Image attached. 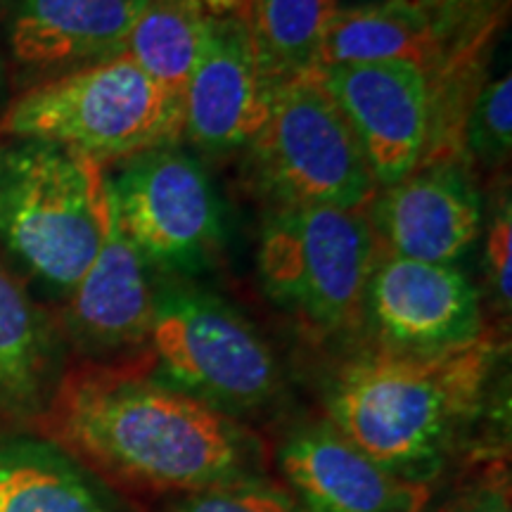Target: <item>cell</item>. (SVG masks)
Listing matches in <instances>:
<instances>
[{"label":"cell","instance_id":"24","mask_svg":"<svg viewBox=\"0 0 512 512\" xmlns=\"http://www.w3.org/2000/svg\"><path fill=\"white\" fill-rule=\"evenodd\" d=\"M446 512H510V498L503 486H484L458 498Z\"/></svg>","mask_w":512,"mask_h":512},{"label":"cell","instance_id":"14","mask_svg":"<svg viewBox=\"0 0 512 512\" xmlns=\"http://www.w3.org/2000/svg\"><path fill=\"white\" fill-rule=\"evenodd\" d=\"M69 294V335L91 354H119L147 344L155 287L147 278V261L119 228L110 197V216L93 264Z\"/></svg>","mask_w":512,"mask_h":512},{"label":"cell","instance_id":"12","mask_svg":"<svg viewBox=\"0 0 512 512\" xmlns=\"http://www.w3.org/2000/svg\"><path fill=\"white\" fill-rule=\"evenodd\" d=\"M368 214L384 249L430 264H456L482 233V202L456 157H432L375 192Z\"/></svg>","mask_w":512,"mask_h":512},{"label":"cell","instance_id":"23","mask_svg":"<svg viewBox=\"0 0 512 512\" xmlns=\"http://www.w3.org/2000/svg\"><path fill=\"white\" fill-rule=\"evenodd\" d=\"M510 245H512V204L505 195L496 204L494 219L486 228V266L494 283L498 302L510 309Z\"/></svg>","mask_w":512,"mask_h":512},{"label":"cell","instance_id":"3","mask_svg":"<svg viewBox=\"0 0 512 512\" xmlns=\"http://www.w3.org/2000/svg\"><path fill=\"white\" fill-rule=\"evenodd\" d=\"M181 136V95L124 53L50 76L0 119V140H43L102 166L176 145Z\"/></svg>","mask_w":512,"mask_h":512},{"label":"cell","instance_id":"11","mask_svg":"<svg viewBox=\"0 0 512 512\" xmlns=\"http://www.w3.org/2000/svg\"><path fill=\"white\" fill-rule=\"evenodd\" d=\"M361 145L377 185L406 178L422 162L430 133V79L413 62L316 69Z\"/></svg>","mask_w":512,"mask_h":512},{"label":"cell","instance_id":"5","mask_svg":"<svg viewBox=\"0 0 512 512\" xmlns=\"http://www.w3.org/2000/svg\"><path fill=\"white\" fill-rule=\"evenodd\" d=\"M377 238L366 207H280L259 242L268 297L313 332L335 335L363 320Z\"/></svg>","mask_w":512,"mask_h":512},{"label":"cell","instance_id":"16","mask_svg":"<svg viewBox=\"0 0 512 512\" xmlns=\"http://www.w3.org/2000/svg\"><path fill=\"white\" fill-rule=\"evenodd\" d=\"M434 48L437 34L420 0L342 5L320 41L316 69L380 62H413L427 69Z\"/></svg>","mask_w":512,"mask_h":512},{"label":"cell","instance_id":"4","mask_svg":"<svg viewBox=\"0 0 512 512\" xmlns=\"http://www.w3.org/2000/svg\"><path fill=\"white\" fill-rule=\"evenodd\" d=\"M110 216L105 166L43 140H0V242L31 275L69 292Z\"/></svg>","mask_w":512,"mask_h":512},{"label":"cell","instance_id":"15","mask_svg":"<svg viewBox=\"0 0 512 512\" xmlns=\"http://www.w3.org/2000/svg\"><path fill=\"white\" fill-rule=\"evenodd\" d=\"M145 0H17L10 53L38 72H72L121 53ZM55 76V74H53Z\"/></svg>","mask_w":512,"mask_h":512},{"label":"cell","instance_id":"13","mask_svg":"<svg viewBox=\"0 0 512 512\" xmlns=\"http://www.w3.org/2000/svg\"><path fill=\"white\" fill-rule=\"evenodd\" d=\"M278 467L309 512H422L430 501L425 482L396 475L332 425L294 432Z\"/></svg>","mask_w":512,"mask_h":512},{"label":"cell","instance_id":"10","mask_svg":"<svg viewBox=\"0 0 512 512\" xmlns=\"http://www.w3.org/2000/svg\"><path fill=\"white\" fill-rule=\"evenodd\" d=\"M268 79L245 19L233 3L209 0V24L183 88V136L211 155L252 145L271 114Z\"/></svg>","mask_w":512,"mask_h":512},{"label":"cell","instance_id":"1","mask_svg":"<svg viewBox=\"0 0 512 512\" xmlns=\"http://www.w3.org/2000/svg\"><path fill=\"white\" fill-rule=\"evenodd\" d=\"M48 427L60 446L140 496H185L264 479L259 437L162 380L150 354L64 377Z\"/></svg>","mask_w":512,"mask_h":512},{"label":"cell","instance_id":"21","mask_svg":"<svg viewBox=\"0 0 512 512\" xmlns=\"http://www.w3.org/2000/svg\"><path fill=\"white\" fill-rule=\"evenodd\" d=\"M467 147L484 166L508 162L512 150V76H498L479 91L467 114Z\"/></svg>","mask_w":512,"mask_h":512},{"label":"cell","instance_id":"25","mask_svg":"<svg viewBox=\"0 0 512 512\" xmlns=\"http://www.w3.org/2000/svg\"><path fill=\"white\" fill-rule=\"evenodd\" d=\"M422 5H425V8H430V5H437V3H444V0H420Z\"/></svg>","mask_w":512,"mask_h":512},{"label":"cell","instance_id":"18","mask_svg":"<svg viewBox=\"0 0 512 512\" xmlns=\"http://www.w3.org/2000/svg\"><path fill=\"white\" fill-rule=\"evenodd\" d=\"M245 19L259 60L273 83L316 69L320 41L339 0H230Z\"/></svg>","mask_w":512,"mask_h":512},{"label":"cell","instance_id":"9","mask_svg":"<svg viewBox=\"0 0 512 512\" xmlns=\"http://www.w3.org/2000/svg\"><path fill=\"white\" fill-rule=\"evenodd\" d=\"M363 318L377 349L434 356L479 342L482 299L456 264H430L377 249L368 278Z\"/></svg>","mask_w":512,"mask_h":512},{"label":"cell","instance_id":"2","mask_svg":"<svg viewBox=\"0 0 512 512\" xmlns=\"http://www.w3.org/2000/svg\"><path fill=\"white\" fill-rule=\"evenodd\" d=\"M491 366L489 337L434 356L368 351L332 382L328 425L396 475L427 484L477 413Z\"/></svg>","mask_w":512,"mask_h":512},{"label":"cell","instance_id":"20","mask_svg":"<svg viewBox=\"0 0 512 512\" xmlns=\"http://www.w3.org/2000/svg\"><path fill=\"white\" fill-rule=\"evenodd\" d=\"M50 351L46 318L0 261V408L36 406L48 380Z\"/></svg>","mask_w":512,"mask_h":512},{"label":"cell","instance_id":"26","mask_svg":"<svg viewBox=\"0 0 512 512\" xmlns=\"http://www.w3.org/2000/svg\"><path fill=\"white\" fill-rule=\"evenodd\" d=\"M358 3H373V0H356L354 5H358Z\"/></svg>","mask_w":512,"mask_h":512},{"label":"cell","instance_id":"7","mask_svg":"<svg viewBox=\"0 0 512 512\" xmlns=\"http://www.w3.org/2000/svg\"><path fill=\"white\" fill-rule=\"evenodd\" d=\"M261 183L280 207H366L377 192L361 145L316 72L275 83L254 143Z\"/></svg>","mask_w":512,"mask_h":512},{"label":"cell","instance_id":"19","mask_svg":"<svg viewBox=\"0 0 512 512\" xmlns=\"http://www.w3.org/2000/svg\"><path fill=\"white\" fill-rule=\"evenodd\" d=\"M209 0H145L121 53L178 95L200 57Z\"/></svg>","mask_w":512,"mask_h":512},{"label":"cell","instance_id":"8","mask_svg":"<svg viewBox=\"0 0 512 512\" xmlns=\"http://www.w3.org/2000/svg\"><path fill=\"white\" fill-rule=\"evenodd\" d=\"M119 228L147 264L192 275L209 268L223 247V216L200 159L164 145L126 159L107 176Z\"/></svg>","mask_w":512,"mask_h":512},{"label":"cell","instance_id":"17","mask_svg":"<svg viewBox=\"0 0 512 512\" xmlns=\"http://www.w3.org/2000/svg\"><path fill=\"white\" fill-rule=\"evenodd\" d=\"M0 512H114L72 458L41 441L0 444Z\"/></svg>","mask_w":512,"mask_h":512},{"label":"cell","instance_id":"22","mask_svg":"<svg viewBox=\"0 0 512 512\" xmlns=\"http://www.w3.org/2000/svg\"><path fill=\"white\" fill-rule=\"evenodd\" d=\"M169 512H309L292 494L256 479L176 496Z\"/></svg>","mask_w":512,"mask_h":512},{"label":"cell","instance_id":"6","mask_svg":"<svg viewBox=\"0 0 512 512\" xmlns=\"http://www.w3.org/2000/svg\"><path fill=\"white\" fill-rule=\"evenodd\" d=\"M147 344L162 380L233 418L259 411L280 392L278 361L264 337L195 285L157 287Z\"/></svg>","mask_w":512,"mask_h":512}]
</instances>
